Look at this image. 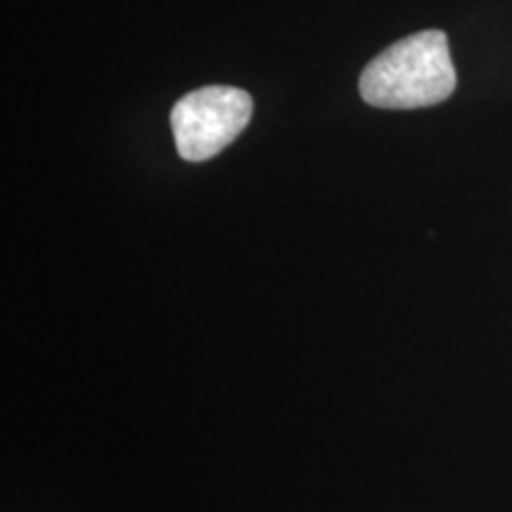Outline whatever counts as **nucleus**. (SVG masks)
Returning <instances> with one entry per match:
<instances>
[{
  "label": "nucleus",
  "instance_id": "1",
  "mask_svg": "<svg viewBox=\"0 0 512 512\" xmlns=\"http://www.w3.org/2000/svg\"><path fill=\"white\" fill-rule=\"evenodd\" d=\"M358 91L380 110H418L451 98L456 91L444 31H420L401 38L363 69Z\"/></svg>",
  "mask_w": 512,
  "mask_h": 512
},
{
  "label": "nucleus",
  "instance_id": "2",
  "mask_svg": "<svg viewBox=\"0 0 512 512\" xmlns=\"http://www.w3.org/2000/svg\"><path fill=\"white\" fill-rule=\"evenodd\" d=\"M252 98L233 86H207L181 98L171 110L178 155L204 162L219 155L252 119Z\"/></svg>",
  "mask_w": 512,
  "mask_h": 512
}]
</instances>
